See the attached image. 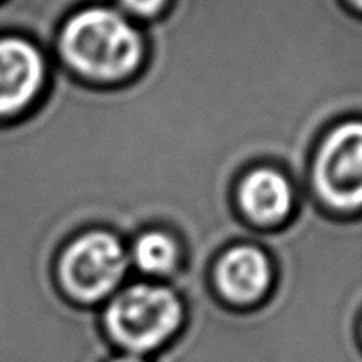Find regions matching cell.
<instances>
[{
  "label": "cell",
  "mask_w": 362,
  "mask_h": 362,
  "mask_svg": "<svg viewBox=\"0 0 362 362\" xmlns=\"http://www.w3.org/2000/svg\"><path fill=\"white\" fill-rule=\"evenodd\" d=\"M350 2L355 6V8L361 9V11H362V0H350Z\"/></svg>",
  "instance_id": "obj_11"
},
{
  "label": "cell",
  "mask_w": 362,
  "mask_h": 362,
  "mask_svg": "<svg viewBox=\"0 0 362 362\" xmlns=\"http://www.w3.org/2000/svg\"><path fill=\"white\" fill-rule=\"evenodd\" d=\"M47 75V59L37 45L22 36H0V121L29 112Z\"/></svg>",
  "instance_id": "obj_6"
},
{
  "label": "cell",
  "mask_w": 362,
  "mask_h": 362,
  "mask_svg": "<svg viewBox=\"0 0 362 362\" xmlns=\"http://www.w3.org/2000/svg\"><path fill=\"white\" fill-rule=\"evenodd\" d=\"M132 272L146 279L169 281L181 264V245L169 231L148 228L128 243Z\"/></svg>",
  "instance_id": "obj_8"
},
{
  "label": "cell",
  "mask_w": 362,
  "mask_h": 362,
  "mask_svg": "<svg viewBox=\"0 0 362 362\" xmlns=\"http://www.w3.org/2000/svg\"><path fill=\"white\" fill-rule=\"evenodd\" d=\"M55 274L68 300L83 308H102L130 277L128 245L107 229L83 231L61 250Z\"/></svg>",
  "instance_id": "obj_3"
},
{
  "label": "cell",
  "mask_w": 362,
  "mask_h": 362,
  "mask_svg": "<svg viewBox=\"0 0 362 362\" xmlns=\"http://www.w3.org/2000/svg\"><path fill=\"white\" fill-rule=\"evenodd\" d=\"M185 308L163 281L132 279L102 305V327L117 351L153 357L173 343Z\"/></svg>",
  "instance_id": "obj_2"
},
{
  "label": "cell",
  "mask_w": 362,
  "mask_h": 362,
  "mask_svg": "<svg viewBox=\"0 0 362 362\" xmlns=\"http://www.w3.org/2000/svg\"><path fill=\"white\" fill-rule=\"evenodd\" d=\"M57 54L62 64L87 83L114 87L134 78L146 57L141 25L107 6H86L61 25Z\"/></svg>",
  "instance_id": "obj_1"
},
{
  "label": "cell",
  "mask_w": 362,
  "mask_h": 362,
  "mask_svg": "<svg viewBox=\"0 0 362 362\" xmlns=\"http://www.w3.org/2000/svg\"><path fill=\"white\" fill-rule=\"evenodd\" d=\"M313 197L325 214L362 210V121L336 123L320 139L309 167Z\"/></svg>",
  "instance_id": "obj_4"
},
{
  "label": "cell",
  "mask_w": 362,
  "mask_h": 362,
  "mask_svg": "<svg viewBox=\"0 0 362 362\" xmlns=\"http://www.w3.org/2000/svg\"><path fill=\"white\" fill-rule=\"evenodd\" d=\"M117 2L124 11L142 22H151L158 18L169 6V0H117Z\"/></svg>",
  "instance_id": "obj_9"
},
{
  "label": "cell",
  "mask_w": 362,
  "mask_h": 362,
  "mask_svg": "<svg viewBox=\"0 0 362 362\" xmlns=\"http://www.w3.org/2000/svg\"><path fill=\"white\" fill-rule=\"evenodd\" d=\"M235 204L252 228L279 229L293 217L295 189L277 167H250L236 183Z\"/></svg>",
  "instance_id": "obj_7"
},
{
  "label": "cell",
  "mask_w": 362,
  "mask_h": 362,
  "mask_svg": "<svg viewBox=\"0 0 362 362\" xmlns=\"http://www.w3.org/2000/svg\"><path fill=\"white\" fill-rule=\"evenodd\" d=\"M276 272L270 256L252 243H236L218 254L211 283L218 298L233 309H252L272 291Z\"/></svg>",
  "instance_id": "obj_5"
},
{
  "label": "cell",
  "mask_w": 362,
  "mask_h": 362,
  "mask_svg": "<svg viewBox=\"0 0 362 362\" xmlns=\"http://www.w3.org/2000/svg\"><path fill=\"white\" fill-rule=\"evenodd\" d=\"M107 362H151L144 355H135V354H124V351H117L116 355L109 358Z\"/></svg>",
  "instance_id": "obj_10"
}]
</instances>
